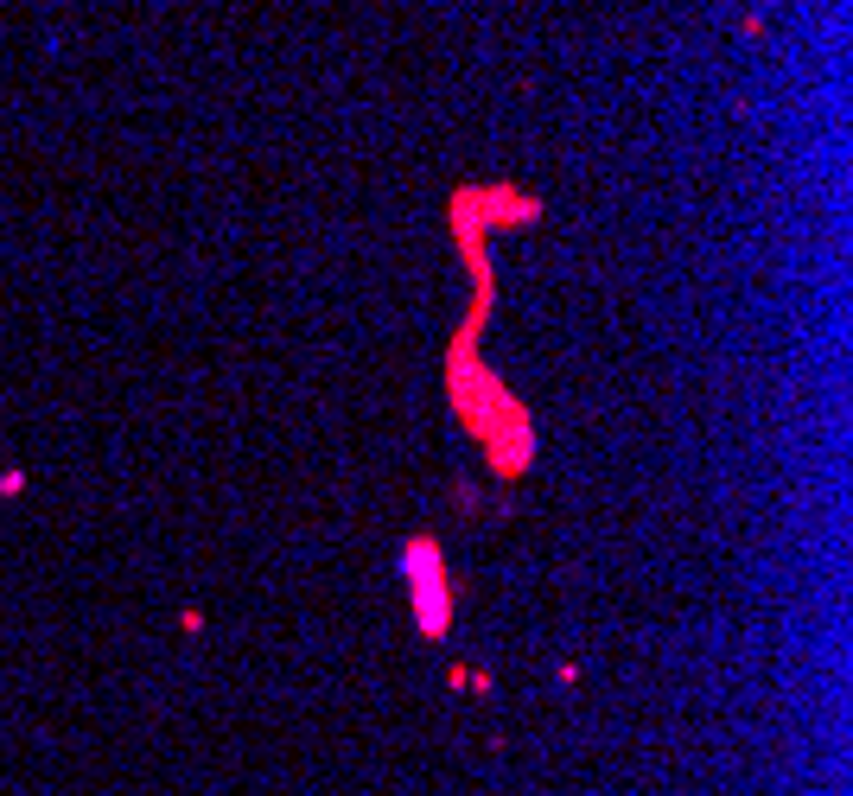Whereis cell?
I'll return each instance as SVG.
<instances>
[{
	"label": "cell",
	"mask_w": 853,
	"mask_h": 796,
	"mask_svg": "<svg viewBox=\"0 0 853 796\" xmlns=\"http://www.w3.org/2000/svg\"><path fill=\"white\" fill-rule=\"evenodd\" d=\"M402 580L414 593V625L427 637H446L452 625V593H446V574H440V548L433 542H408L402 548Z\"/></svg>",
	"instance_id": "cell-1"
}]
</instances>
